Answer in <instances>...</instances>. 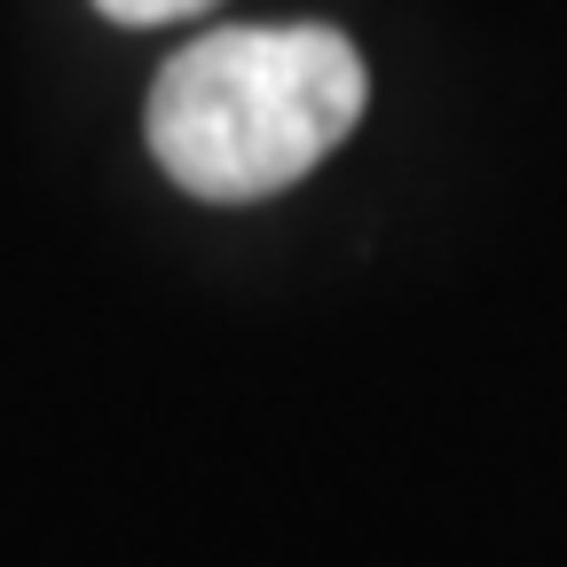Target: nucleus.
I'll return each mask as SVG.
<instances>
[{
  "instance_id": "f257e3e1",
  "label": "nucleus",
  "mask_w": 567,
  "mask_h": 567,
  "mask_svg": "<svg viewBox=\"0 0 567 567\" xmlns=\"http://www.w3.org/2000/svg\"><path fill=\"white\" fill-rule=\"evenodd\" d=\"M371 71L331 24H229L151 87V158L205 205H252L316 174L354 134Z\"/></svg>"
},
{
  "instance_id": "f03ea898",
  "label": "nucleus",
  "mask_w": 567,
  "mask_h": 567,
  "mask_svg": "<svg viewBox=\"0 0 567 567\" xmlns=\"http://www.w3.org/2000/svg\"><path fill=\"white\" fill-rule=\"evenodd\" d=\"M95 9L111 24H134V32H151V24H182V17H205L213 0H95Z\"/></svg>"
}]
</instances>
